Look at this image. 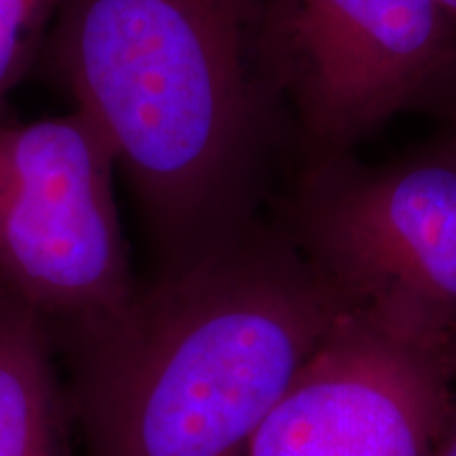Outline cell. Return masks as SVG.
Here are the masks:
<instances>
[{"label":"cell","mask_w":456,"mask_h":456,"mask_svg":"<svg viewBox=\"0 0 456 456\" xmlns=\"http://www.w3.org/2000/svg\"><path fill=\"white\" fill-rule=\"evenodd\" d=\"M32 77L104 129L159 269L262 218L300 159L266 0H64Z\"/></svg>","instance_id":"6da1fadb"},{"label":"cell","mask_w":456,"mask_h":456,"mask_svg":"<svg viewBox=\"0 0 456 456\" xmlns=\"http://www.w3.org/2000/svg\"><path fill=\"white\" fill-rule=\"evenodd\" d=\"M351 302L269 216L55 340L87 456H245Z\"/></svg>","instance_id":"7a4b0ae2"},{"label":"cell","mask_w":456,"mask_h":456,"mask_svg":"<svg viewBox=\"0 0 456 456\" xmlns=\"http://www.w3.org/2000/svg\"><path fill=\"white\" fill-rule=\"evenodd\" d=\"M266 216L351 305L403 306L456 328V151L437 135L385 163L302 157Z\"/></svg>","instance_id":"3957f363"},{"label":"cell","mask_w":456,"mask_h":456,"mask_svg":"<svg viewBox=\"0 0 456 456\" xmlns=\"http://www.w3.org/2000/svg\"><path fill=\"white\" fill-rule=\"evenodd\" d=\"M114 148L87 112L0 117V289L51 338L118 313L135 294L112 175Z\"/></svg>","instance_id":"277c9868"},{"label":"cell","mask_w":456,"mask_h":456,"mask_svg":"<svg viewBox=\"0 0 456 456\" xmlns=\"http://www.w3.org/2000/svg\"><path fill=\"white\" fill-rule=\"evenodd\" d=\"M454 376V326L403 306L349 305L245 456H436Z\"/></svg>","instance_id":"5b68a950"},{"label":"cell","mask_w":456,"mask_h":456,"mask_svg":"<svg viewBox=\"0 0 456 456\" xmlns=\"http://www.w3.org/2000/svg\"><path fill=\"white\" fill-rule=\"evenodd\" d=\"M266 41L300 159L355 152L423 110L456 66L437 0H266Z\"/></svg>","instance_id":"8992f818"},{"label":"cell","mask_w":456,"mask_h":456,"mask_svg":"<svg viewBox=\"0 0 456 456\" xmlns=\"http://www.w3.org/2000/svg\"><path fill=\"white\" fill-rule=\"evenodd\" d=\"M53 346L41 317L0 289V456H74Z\"/></svg>","instance_id":"52a82bcc"},{"label":"cell","mask_w":456,"mask_h":456,"mask_svg":"<svg viewBox=\"0 0 456 456\" xmlns=\"http://www.w3.org/2000/svg\"><path fill=\"white\" fill-rule=\"evenodd\" d=\"M64 0H0V117L9 94L32 77L47 34Z\"/></svg>","instance_id":"ba28073f"},{"label":"cell","mask_w":456,"mask_h":456,"mask_svg":"<svg viewBox=\"0 0 456 456\" xmlns=\"http://www.w3.org/2000/svg\"><path fill=\"white\" fill-rule=\"evenodd\" d=\"M420 112L437 123V138L456 151V66Z\"/></svg>","instance_id":"9c48e42d"},{"label":"cell","mask_w":456,"mask_h":456,"mask_svg":"<svg viewBox=\"0 0 456 456\" xmlns=\"http://www.w3.org/2000/svg\"><path fill=\"white\" fill-rule=\"evenodd\" d=\"M436 456H456V376L452 385V399H450L448 419L446 425H444Z\"/></svg>","instance_id":"30bf717a"},{"label":"cell","mask_w":456,"mask_h":456,"mask_svg":"<svg viewBox=\"0 0 456 456\" xmlns=\"http://www.w3.org/2000/svg\"><path fill=\"white\" fill-rule=\"evenodd\" d=\"M437 3H440V7L446 11L450 21H452L454 28H456V0H437Z\"/></svg>","instance_id":"8fae6325"}]
</instances>
